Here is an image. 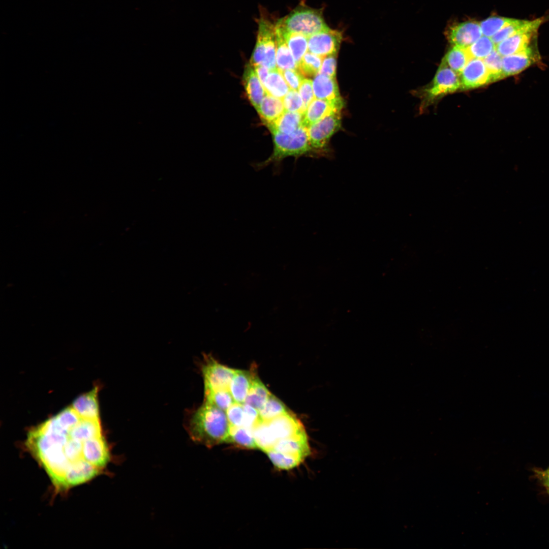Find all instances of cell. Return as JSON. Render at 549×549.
<instances>
[{
	"mask_svg": "<svg viewBox=\"0 0 549 549\" xmlns=\"http://www.w3.org/2000/svg\"><path fill=\"white\" fill-rule=\"evenodd\" d=\"M26 446L58 491L93 479L110 460L103 435L87 437L75 425L69 429L62 427L55 416L30 430Z\"/></svg>",
	"mask_w": 549,
	"mask_h": 549,
	"instance_id": "1",
	"label": "cell"
},
{
	"mask_svg": "<svg viewBox=\"0 0 549 549\" xmlns=\"http://www.w3.org/2000/svg\"><path fill=\"white\" fill-rule=\"evenodd\" d=\"M229 429L225 411L206 401L193 413L188 424L191 439L208 447L227 442Z\"/></svg>",
	"mask_w": 549,
	"mask_h": 549,
	"instance_id": "2",
	"label": "cell"
},
{
	"mask_svg": "<svg viewBox=\"0 0 549 549\" xmlns=\"http://www.w3.org/2000/svg\"><path fill=\"white\" fill-rule=\"evenodd\" d=\"M306 433L302 423L288 411L271 420H261L253 428L257 448L266 455L287 440Z\"/></svg>",
	"mask_w": 549,
	"mask_h": 549,
	"instance_id": "3",
	"label": "cell"
},
{
	"mask_svg": "<svg viewBox=\"0 0 549 549\" xmlns=\"http://www.w3.org/2000/svg\"><path fill=\"white\" fill-rule=\"evenodd\" d=\"M269 130L272 137L273 152L264 161L254 164L253 166L256 169L260 170L270 165L278 168L283 160L288 157H316L310 144L307 128L301 125L290 134L274 129Z\"/></svg>",
	"mask_w": 549,
	"mask_h": 549,
	"instance_id": "4",
	"label": "cell"
},
{
	"mask_svg": "<svg viewBox=\"0 0 549 549\" xmlns=\"http://www.w3.org/2000/svg\"><path fill=\"white\" fill-rule=\"evenodd\" d=\"M279 22L286 30L308 37L329 29L324 21L321 9L306 6L296 8Z\"/></svg>",
	"mask_w": 549,
	"mask_h": 549,
	"instance_id": "5",
	"label": "cell"
},
{
	"mask_svg": "<svg viewBox=\"0 0 549 549\" xmlns=\"http://www.w3.org/2000/svg\"><path fill=\"white\" fill-rule=\"evenodd\" d=\"M276 49V24L261 18L259 21L256 44L250 64L253 66L262 65L270 70L277 68Z\"/></svg>",
	"mask_w": 549,
	"mask_h": 549,
	"instance_id": "6",
	"label": "cell"
},
{
	"mask_svg": "<svg viewBox=\"0 0 549 549\" xmlns=\"http://www.w3.org/2000/svg\"><path fill=\"white\" fill-rule=\"evenodd\" d=\"M341 126L340 113L326 116L308 128L310 144L316 157H328L330 154L327 149L331 136Z\"/></svg>",
	"mask_w": 549,
	"mask_h": 549,
	"instance_id": "7",
	"label": "cell"
},
{
	"mask_svg": "<svg viewBox=\"0 0 549 549\" xmlns=\"http://www.w3.org/2000/svg\"><path fill=\"white\" fill-rule=\"evenodd\" d=\"M202 368L204 391H230L235 370L220 364L211 357H207Z\"/></svg>",
	"mask_w": 549,
	"mask_h": 549,
	"instance_id": "8",
	"label": "cell"
},
{
	"mask_svg": "<svg viewBox=\"0 0 549 549\" xmlns=\"http://www.w3.org/2000/svg\"><path fill=\"white\" fill-rule=\"evenodd\" d=\"M460 87V75L442 62L432 85L426 90L427 97L431 100L453 93Z\"/></svg>",
	"mask_w": 549,
	"mask_h": 549,
	"instance_id": "9",
	"label": "cell"
},
{
	"mask_svg": "<svg viewBox=\"0 0 549 549\" xmlns=\"http://www.w3.org/2000/svg\"><path fill=\"white\" fill-rule=\"evenodd\" d=\"M342 38L341 32L330 28L312 35L308 37V51L322 57L337 54Z\"/></svg>",
	"mask_w": 549,
	"mask_h": 549,
	"instance_id": "10",
	"label": "cell"
},
{
	"mask_svg": "<svg viewBox=\"0 0 549 549\" xmlns=\"http://www.w3.org/2000/svg\"><path fill=\"white\" fill-rule=\"evenodd\" d=\"M343 106L342 97L331 100L315 99L303 114L302 125L308 128L326 116L340 113Z\"/></svg>",
	"mask_w": 549,
	"mask_h": 549,
	"instance_id": "11",
	"label": "cell"
},
{
	"mask_svg": "<svg viewBox=\"0 0 549 549\" xmlns=\"http://www.w3.org/2000/svg\"><path fill=\"white\" fill-rule=\"evenodd\" d=\"M460 76L461 87L463 89L476 88L491 82L489 71L481 58L471 59Z\"/></svg>",
	"mask_w": 549,
	"mask_h": 549,
	"instance_id": "12",
	"label": "cell"
},
{
	"mask_svg": "<svg viewBox=\"0 0 549 549\" xmlns=\"http://www.w3.org/2000/svg\"><path fill=\"white\" fill-rule=\"evenodd\" d=\"M480 23L466 21L451 26L448 32V38L454 46L468 47L482 36Z\"/></svg>",
	"mask_w": 549,
	"mask_h": 549,
	"instance_id": "13",
	"label": "cell"
},
{
	"mask_svg": "<svg viewBox=\"0 0 549 549\" xmlns=\"http://www.w3.org/2000/svg\"><path fill=\"white\" fill-rule=\"evenodd\" d=\"M537 57L530 47L518 53L503 56V78L522 72L536 62Z\"/></svg>",
	"mask_w": 549,
	"mask_h": 549,
	"instance_id": "14",
	"label": "cell"
},
{
	"mask_svg": "<svg viewBox=\"0 0 549 549\" xmlns=\"http://www.w3.org/2000/svg\"><path fill=\"white\" fill-rule=\"evenodd\" d=\"M242 81L250 102L257 110L267 93L256 73L254 67L250 64L245 67Z\"/></svg>",
	"mask_w": 549,
	"mask_h": 549,
	"instance_id": "15",
	"label": "cell"
},
{
	"mask_svg": "<svg viewBox=\"0 0 549 549\" xmlns=\"http://www.w3.org/2000/svg\"><path fill=\"white\" fill-rule=\"evenodd\" d=\"M98 387L82 394L75 399L72 408L82 419H99V410L97 399Z\"/></svg>",
	"mask_w": 549,
	"mask_h": 549,
	"instance_id": "16",
	"label": "cell"
},
{
	"mask_svg": "<svg viewBox=\"0 0 549 549\" xmlns=\"http://www.w3.org/2000/svg\"><path fill=\"white\" fill-rule=\"evenodd\" d=\"M544 19L542 18L533 20H515L498 31L491 37L495 45L513 35L527 33H536Z\"/></svg>",
	"mask_w": 549,
	"mask_h": 549,
	"instance_id": "17",
	"label": "cell"
},
{
	"mask_svg": "<svg viewBox=\"0 0 549 549\" xmlns=\"http://www.w3.org/2000/svg\"><path fill=\"white\" fill-rule=\"evenodd\" d=\"M313 88L315 98L331 100L341 98L336 78L318 73L314 77Z\"/></svg>",
	"mask_w": 549,
	"mask_h": 549,
	"instance_id": "18",
	"label": "cell"
},
{
	"mask_svg": "<svg viewBox=\"0 0 549 549\" xmlns=\"http://www.w3.org/2000/svg\"><path fill=\"white\" fill-rule=\"evenodd\" d=\"M255 376L247 371L235 370L230 386L235 402L244 403Z\"/></svg>",
	"mask_w": 549,
	"mask_h": 549,
	"instance_id": "19",
	"label": "cell"
},
{
	"mask_svg": "<svg viewBox=\"0 0 549 549\" xmlns=\"http://www.w3.org/2000/svg\"><path fill=\"white\" fill-rule=\"evenodd\" d=\"M257 111L267 126L277 120L285 110L282 99L266 93Z\"/></svg>",
	"mask_w": 549,
	"mask_h": 549,
	"instance_id": "20",
	"label": "cell"
},
{
	"mask_svg": "<svg viewBox=\"0 0 549 549\" xmlns=\"http://www.w3.org/2000/svg\"><path fill=\"white\" fill-rule=\"evenodd\" d=\"M534 33L518 34L511 36L496 45V50L505 56L522 51L528 48Z\"/></svg>",
	"mask_w": 549,
	"mask_h": 549,
	"instance_id": "21",
	"label": "cell"
},
{
	"mask_svg": "<svg viewBox=\"0 0 549 549\" xmlns=\"http://www.w3.org/2000/svg\"><path fill=\"white\" fill-rule=\"evenodd\" d=\"M276 65L280 71L288 69L298 70V64L294 58L284 36L276 24Z\"/></svg>",
	"mask_w": 549,
	"mask_h": 549,
	"instance_id": "22",
	"label": "cell"
},
{
	"mask_svg": "<svg viewBox=\"0 0 549 549\" xmlns=\"http://www.w3.org/2000/svg\"><path fill=\"white\" fill-rule=\"evenodd\" d=\"M276 24L281 29L294 59L298 64L308 51V37L286 30L279 21Z\"/></svg>",
	"mask_w": 549,
	"mask_h": 549,
	"instance_id": "23",
	"label": "cell"
},
{
	"mask_svg": "<svg viewBox=\"0 0 549 549\" xmlns=\"http://www.w3.org/2000/svg\"><path fill=\"white\" fill-rule=\"evenodd\" d=\"M303 114L285 111L274 122L267 125L269 129H274L286 134L294 132L302 125Z\"/></svg>",
	"mask_w": 549,
	"mask_h": 549,
	"instance_id": "24",
	"label": "cell"
},
{
	"mask_svg": "<svg viewBox=\"0 0 549 549\" xmlns=\"http://www.w3.org/2000/svg\"><path fill=\"white\" fill-rule=\"evenodd\" d=\"M263 86L267 94L281 99L290 89L281 71L278 68L270 70Z\"/></svg>",
	"mask_w": 549,
	"mask_h": 549,
	"instance_id": "25",
	"label": "cell"
},
{
	"mask_svg": "<svg viewBox=\"0 0 549 549\" xmlns=\"http://www.w3.org/2000/svg\"><path fill=\"white\" fill-rule=\"evenodd\" d=\"M472 58L467 47L454 46L448 51L442 62L460 75Z\"/></svg>",
	"mask_w": 549,
	"mask_h": 549,
	"instance_id": "26",
	"label": "cell"
},
{
	"mask_svg": "<svg viewBox=\"0 0 549 549\" xmlns=\"http://www.w3.org/2000/svg\"><path fill=\"white\" fill-rule=\"evenodd\" d=\"M270 394L263 383L255 376L244 403L259 411L263 407Z\"/></svg>",
	"mask_w": 549,
	"mask_h": 549,
	"instance_id": "27",
	"label": "cell"
},
{
	"mask_svg": "<svg viewBox=\"0 0 549 549\" xmlns=\"http://www.w3.org/2000/svg\"><path fill=\"white\" fill-rule=\"evenodd\" d=\"M226 443L247 449L257 448L253 430L243 426L230 425L229 436Z\"/></svg>",
	"mask_w": 549,
	"mask_h": 549,
	"instance_id": "28",
	"label": "cell"
},
{
	"mask_svg": "<svg viewBox=\"0 0 549 549\" xmlns=\"http://www.w3.org/2000/svg\"><path fill=\"white\" fill-rule=\"evenodd\" d=\"M323 58L308 51L298 64V70L303 76L314 77L319 73Z\"/></svg>",
	"mask_w": 549,
	"mask_h": 549,
	"instance_id": "29",
	"label": "cell"
},
{
	"mask_svg": "<svg viewBox=\"0 0 549 549\" xmlns=\"http://www.w3.org/2000/svg\"><path fill=\"white\" fill-rule=\"evenodd\" d=\"M287 411L285 405L274 395L270 394L259 413L262 420L268 421Z\"/></svg>",
	"mask_w": 549,
	"mask_h": 549,
	"instance_id": "30",
	"label": "cell"
},
{
	"mask_svg": "<svg viewBox=\"0 0 549 549\" xmlns=\"http://www.w3.org/2000/svg\"><path fill=\"white\" fill-rule=\"evenodd\" d=\"M515 19L503 17L492 16L481 21L480 25L483 35L492 37L504 27L508 25Z\"/></svg>",
	"mask_w": 549,
	"mask_h": 549,
	"instance_id": "31",
	"label": "cell"
},
{
	"mask_svg": "<svg viewBox=\"0 0 549 549\" xmlns=\"http://www.w3.org/2000/svg\"><path fill=\"white\" fill-rule=\"evenodd\" d=\"M467 49L472 58L483 59L496 49V45L491 38L483 36Z\"/></svg>",
	"mask_w": 549,
	"mask_h": 549,
	"instance_id": "32",
	"label": "cell"
},
{
	"mask_svg": "<svg viewBox=\"0 0 549 549\" xmlns=\"http://www.w3.org/2000/svg\"><path fill=\"white\" fill-rule=\"evenodd\" d=\"M205 401H206L224 411L235 402L230 392L227 390L204 391Z\"/></svg>",
	"mask_w": 549,
	"mask_h": 549,
	"instance_id": "33",
	"label": "cell"
},
{
	"mask_svg": "<svg viewBox=\"0 0 549 549\" xmlns=\"http://www.w3.org/2000/svg\"><path fill=\"white\" fill-rule=\"evenodd\" d=\"M502 57L496 50L483 58L489 71L491 82L496 81L503 78Z\"/></svg>",
	"mask_w": 549,
	"mask_h": 549,
	"instance_id": "34",
	"label": "cell"
},
{
	"mask_svg": "<svg viewBox=\"0 0 549 549\" xmlns=\"http://www.w3.org/2000/svg\"><path fill=\"white\" fill-rule=\"evenodd\" d=\"M285 111L303 114L306 108L299 93L296 90L290 89L282 99Z\"/></svg>",
	"mask_w": 549,
	"mask_h": 549,
	"instance_id": "35",
	"label": "cell"
},
{
	"mask_svg": "<svg viewBox=\"0 0 549 549\" xmlns=\"http://www.w3.org/2000/svg\"><path fill=\"white\" fill-rule=\"evenodd\" d=\"M226 415L230 425L241 426L244 415L243 404L234 402L226 411Z\"/></svg>",
	"mask_w": 549,
	"mask_h": 549,
	"instance_id": "36",
	"label": "cell"
},
{
	"mask_svg": "<svg viewBox=\"0 0 549 549\" xmlns=\"http://www.w3.org/2000/svg\"><path fill=\"white\" fill-rule=\"evenodd\" d=\"M243 419L241 426L253 430L254 426L261 420L259 411L253 407L243 403Z\"/></svg>",
	"mask_w": 549,
	"mask_h": 549,
	"instance_id": "37",
	"label": "cell"
},
{
	"mask_svg": "<svg viewBox=\"0 0 549 549\" xmlns=\"http://www.w3.org/2000/svg\"><path fill=\"white\" fill-rule=\"evenodd\" d=\"M298 90L306 110L310 104L315 99L313 88V81L310 79L303 78Z\"/></svg>",
	"mask_w": 549,
	"mask_h": 549,
	"instance_id": "38",
	"label": "cell"
},
{
	"mask_svg": "<svg viewBox=\"0 0 549 549\" xmlns=\"http://www.w3.org/2000/svg\"><path fill=\"white\" fill-rule=\"evenodd\" d=\"M291 89L297 90L303 79V76L298 70L288 69L281 71Z\"/></svg>",
	"mask_w": 549,
	"mask_h": 549,
	"instance_id": "39",
	"label": "cell"
},
{
	"mask_svg": "<svg viewBox=\"0 0 549 549\" xmlns=\"http://www.w3.org/2000/svg\"><path fill=\"white\" fill-rule=\"evenodd\" d=\"M337 54L330 55L323 58L319 73L336 78Z\"/></svg>",
	"mask_w": 549,
	"mask_h": 549,
	"instance_id": "40",
	"label": "cell"
},
{
	"mask_svg": "<svg viewBox=\"0 0 549 549\" xmlns=\"http://www.w3.org/2000/svg\"><path fill=\"white\" fill-rule=\"evenodd\" d=\"M253 67L256 73L263 85L270 70L262 65H257Z\"/></svg>",
	"mask_w": 549,
	"mask_h": 549,
	"instance_id": "41",
	"label": "cell"
},
{
	"mask_svg": "<svg viewBox=\"0 0 549 549\" xmlns=\"http://www.w3.org/2000/svg\"><path fill=\"white\" fill-rule=\"evenodd\" d=\"M539 477L542 483L549 490V468L544 471L539 472Z\"/></svg>",
	"mask_w": 549,
	"mask_h": 549,
	"instance_id": "42",
	"label": "cell"
},
{
	"mask_svg": "<svg viewBox=\"0 0 549 549\" xmlns=\"http://www.w3.org/2000/svg\"><path fill=\"white\" fill-rule=\"evenodd\" d=\"M548 493L549 494V490H547Z\"/></svg>",
	"mask_w": 549,
	"mask_h": 549,
	"instance_id": "43",
	"label": "cell"
}]
</instances>
